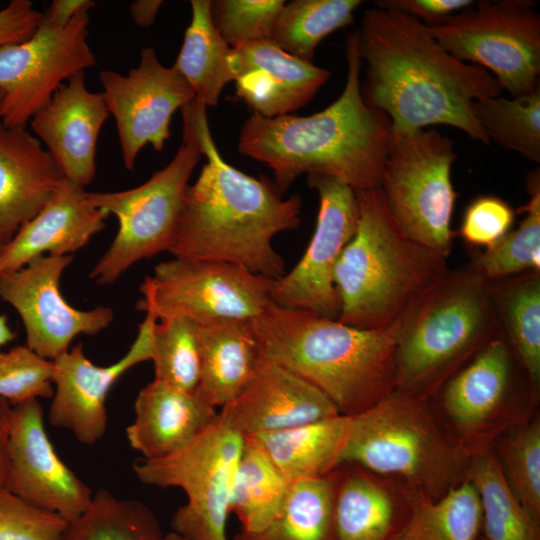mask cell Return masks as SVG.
<instances>
[{"mask_svg": "<svg viewBox=\"0 0 540 540\" xmlns=\"http://www.w3.org/2000/svg\"><path fill=\"white\" fill-rule=\"evenodd\" d=\"M356 32L366 63L362 94L390 119L392 140L447 125L490 144L472 104L499 96L502 88L491 73L453 57L426 25L398 10H366Z\"/></svg>", "mask_w": 540, "mask_h": 540, "instance_id": "1", "label": "cell"}, {"mask_svg": "<svg viewBox=\"0 0 540 540\" xmlns=\"http://www.w3.org/2000/svg\"><path fill=\"white\" fill-rule=\"evenodd\" d=\"M345 87L322 111L308 116H250L241 127L238 151L268 166L284 194L303 174L330 176L355 191L380 186L392 143L388 116L369 105L360 85L357 32L348 35Z\"/></svg>", "mask_w": 540, "mask_h": 540, "instance_id": "2", "label": "cell"}, {"mask_svg": "<svg viewBox=\"0 0 540 540\" xmlns=\"http://www.w3.org/2000/svg\"><path fill=\"white\" fill-rule=\"evenodd\" d=\"M199 136L206 163L187 187L169 252L282 277L285 265L273 238L300 225L301 198H284L265 176L252 177L227 163L212 138L207 111L199 120Z\"/></svg>", "mask_w": 540, "mask_h": 540, "instance_id": "3", "label": "cell"}, {"mask_svg": "<svg viewBox=\"0 0 540 540\" xmlns=\"http://www.w3.org/2000/svg\"><path fill=\"white\" fill-rule=\"evenodd\" d=\"M250 328L260 359L312 384L341 415H357L395 391L394 324L361 329L273 303Z\"/></svg>", "mask_w": 540, "mask_h": 540, "instance_id": "4", "label": "cell"}, {"mask_svg": "<svg viewBox=\"0 0 540 540\" xmlns=\"http://www.w3.org/2000/svg\"><path fill=\"white\" fill-rule=\"evenodd\" d=\"M394 327L395 391L428 401L501 331L487 280L471 263L448 269Z\"/></svg>", "mask_w": 540, "mask_h": 540, "instance_id": "5", "label": "cell"}, {"mask_svg": "<svg viewBox=\"0 0 540 540\" xmlns=\"http://www.w3.org/2000/svg\"><path fill=\"white\" fill-rule=\"evenodd\" d=\"M356 196V232L333 274L340 299L337 320L361 329H384L448 267L446 258L400 230L379 187L356 191Z\"/></svg>", "mask_w": 540, "mask_h": 540, "instance_id": "6", "label": "cell"}, {"mask_svg": "<svg viewBox=\"0 0 540 540\" xmlns=\"http://www.w3.org/2000/svg\"><path fill=\"white\" fill-rule=\"evenodd\" d=\"M469 457L436 421L428 400L398 391L351 416L342 464L399 479L432 500L466 477Z\"/></svg>", "mask_w": 540, "mask_h": 540, "instance_id": "7", "label": "cell"}, {"mask_svg": "<svg viewBox=\"0 0 540 540\" xmlns=\"http://www.w3.org/2000/svg\"><path fill=\"white\" fill-rule=\"evenodd\" d=\"M206 105L193 99L182 109V141L173 159L143 184L123 191L88 192L90 202L117 217L119 228L89 277L110 285L138 261L169 251L189 179L203 156L199 120Z\"/></svg>", "mask_w": 540, "mask_h": 540, "instance_id": "8", "label": "cell"}, {"mask_svg": "<svg viewBox=\"0 0 540 540\" xmlns=\"http://www.w3.org/2000/svg\"><path fill=\"white\" fill-rule=\"evenodd\" d=\"M437 398L445 429L470 458L523 424L536 405L528 380L500 331L452 375ZM432 398V399H433Z\"/></svg>", "mask_w": 540, "mask_h": 540, "instance_id": "9", "label": "cell"}, {"mask_svg": "<svg viewBox=\"0 0 540 540\" xmlns=\"http://www.w3.org/2000/svg\"><path fill=\"white\" fill-rule=\"evenodd\" d=\"M244 437L220 417L181 450L133 465L138 480L160 488H180L187 501L172 517L174 533L185 540H229L226 523Z\"/></svg>", "mask_w": 540, "mask_h": 540, "instance_id": "10", "label": "cell"}, {"mask_svg": "<svg viewBox=\"0 0 540 540\" xmlns=\"http://www.w3.org/2000/svg\"><path fill=\"white\" fill-rule=\"evenodd\" d=\"M453 141L435 130H418L392 140L381 189L400 230L414 242L447 258L457 199L451 179Z\"/></svg>", "mask_w": 540, "mask_h": 540, "instance_id": "11", "label": "cell"}, {"mask_svg": "<svg viewBox=\"0 0 540 540\" xmlns=\"http://www.w3.org/2000/svg\"><path fill=\"white\" fill-rule=\"evenodd\" d=\"M529 0H483L436 26L432 37L453 57L482 67L512 97L539 87L540 15Z\"/></svg>", "mask_w": 540, "mask_h": 540, "instance_id": "12", "label": "cell"}, {"mask_svg": "<svg viewBox=\"0 0 540 540\" xmlns=\"http://www.w3.org/2000/svg\"><path fill=\"white\" fill-rule=\"evenodd\" d=\"M275 280L233 263L174 257L144 279L138 308L158 321L177 316L197 325L249 321L273 304Z\"/></svg>", "mask_w": 540, "mask_h": 540, "instance_id": "13", "label": "cell"}, {"mask_svg": "<svg viewBox=\"0 0 540 540\" xmlns=\"http://www.w3.org/2000/svg\"><path fill=\"white\" fill-rule=\"evenodd\" d=\"M90 9L81 10L66 25L43 17L29 39L0 48L3 125L27 127L62 83L96 65L88 45Z\"/></svg>", "mask_w": 540, "mask_h": 540, "instance_id": "14", "label": "cell"}, {"mask_svg": "<svg viewBox=\"0 0 540 540\" xmlns=\"http://www.w3.org/2000/svg\"><path fill=\"white\" fill-rule=\"evenodd\" d=\"M307 183L319 198L315 230L299 262L275 280L271 300L283 308L337 320L340 299L333 274L343 249L356 232V191L321 174L307 175Z\"/></svg>", "mask_w": 540, "mask_h": 540, "instance_id": "15", "label": "cell"}, {"mask_svg": "<svg viewBox=\"0 0 540 540\" xmlns=\"http://www.w3.org/2000/svg\"><path fill=\"white\" fill-rule=\"evenodd\" d=\"M72 255H41L20 269L0 273V298L12 306L25 329L26 346L54 360L78 335H95L113 321L111 308L81 310L62 296L60 280Z\"/></svg>", "mask_w": 540, "mask_h": 540, "instance_id": "16", "label": "cell"}, {"mask_svg": "<svg viewBox=\"0 0 540 540\" xmlns=\"http://www.w3.org/2000/svg\"><path fill=\"white\" fill-rule=\"evenodd\" d=\"M104 100L116 121L123 163L133 170L139 152L147 144L162 151L170 137L172 116L195 99L183 77L159 61L155 50L140 52L137 67L126 75L113 70L99 73Z\"/></svg>", "mask_w": 540, "mask_h": 540, "instance_id": "17", "label": "cell"}, {"mask_svg": "<svg viewBox=\"0 0 540 540\" xmlns=\"http://www.w3.org/2000/svg\"><path fill=\"white\" fill-rule=\"evenodd\" d=\"M5 489L68 523L78 519L92 502L90 487L56 453L38 399L12 406Z\"/></svg>", "mask_w": 540, "mask_h": 540, "instance_id": "18", "label": "cell"}, {"mask_svg": "<svg viewBox=\"0 0 540 540\" xmlns=\"http://www.w3.org/2000/svg\"><path fill=\"white\" fill-rule=\"evenodd\" d=\"M139 325L138 334L127 353L108 366L92 363L82 344L53 360L54 393L48 419L54 427L69 430L81 443L91 445L106 432L107 395L116 381L137 364L151 360V339L158 321L151 311Z\"/></svg>", "mask_w": 540, "mask_h": 540, "instance_id": "19", "label": "cell"}, {"mask_svg": "<svg viewBox=\"0 0 540 540\" xmlns=\"http://www.w3.org/2000/svg\"><path fill=\"white\" fill-rule=\"evenodd\" d=\"M109 116L102 92L90 91L79 72L58 87L30 125L64 177L86 187L95 176L97 141Z\"/></svg>", "mask_w": 540, "mask_h": 540, "instance_id": "20", "label": "cell"}, {"mask_svg": "<svg viewBox=\"0 0 540 540\" xmlns=\"http://www.w3.org/2000/svg\"><path fill=\"white\" fill-rule=\"evenodd\" d=\"M340 413L316 387L285 368L259 358L256 371L220 417L243 437L330 418Z\"/></svg>", "mask_w": 540, "mask_h": 540, "instance_id": "21", "label": "cell"}, {"mask_svg": "<svg viewBox=\"0 0 540 540\" xmlns=\"http://www.w3.org/2000/svg\"><path fill=\"white\" fill-rule=\"evenodd\" d=\"M236 95L253 114H291L312 100L331 73L295 57L271 40L232 47Z\"/></svg>", "mask_w": 540, "mask_h": 540, "instance_id": "22", "label": "cell"}, {"mask_svg": "<svg viewBox=\"0 0 540 540\" xmlns=\"http://www.w3.org/2000/svg\"><path fill=\"white\" fill-rule=\"evenodd\" d=\"M65 179L27 127L0 122V246L46 206Z\"/></svg>", "mask_w": 540, "mask_h": 540, "instance_id": "23", "label": "cell"}, {"mask_svg": "<svg viewBox=\"0 0 540 540\" xmlns=\"http://www.w3.org/2000/svg\"><path fill=\"white\" fill-rule=\"evenodd\" d=\"M107 216L90 202L85 187L65 179L46 206L0 246V273L41 255H72L105 227Z\"/></svg>", "mask_w": 540, "mask_h": 540, "instance_id": "24", "label": "cell"}, {"mask_svg": "<svg viewBox=\"0 0 540 540\" xmlns=\"http://www.w3.org/2000/svg\"><path fill=\"white\" fill-rule=\"evenodd\" d=\"M134 409L135 419L126 428V436L143 460L161 459L181 450L218 415L195 392L155 379L139 391Z\"/></svg>", "mask_w": 540, "mask_h": 540, "instance_id": "25", "label": "cell"}, {"mask_svg": "<svg viewBox=\"0 0 540 540\" xmlns=\"http://www.w3.org/2000/svg\"><path fill=\"white\" fill-rule=\"evenodd\" d=\"M333 474L334 540H394L409 514L407 498L399 501L358 465L342 464Z\"/></svg>", "mask_w": 540, "mask_h": 540, "instance_id": "26", "label": "cell"}, {"mask_svg": "<svg viewBox=\"0 0 540 540\" xmlns=\"http://www.w3.org/2000/svg\"><path fill=\"white\" fill-rule=\"evenodd\" d=\"M200 378L195 393L206 403L223 407L253 377L259 354L250 320H225L198 325Z\"/></svg>", "mask_w": 540, "mask_h": 540, "instance_id": "27", "label": "cell"}, {"mask_svg": "<svg viewBox=\"0 0 540 540\" xmlns=\"http://www.w3.org/2000/svg\"><path fill=\"white\" fill-rule=\"evenodd\" d=\"M489 297L532 396L540 395V272L527 271L487 280Z\"/></svg>", "mask_w": 540, "mask_h": 540, "instance_id": "28", "label": "cell"}, {"mask_svg": "<svg viewBox=\"0 0 540 540\" xmlns=\"http://www.w3.org/2000/svg\"><path fill=\"white\" fill-rule=\"evenodd\" d=\"M351 416L336 415L256 437L292 483L331 474L342 465Z\"/></svg>", "mask_w": 540, "mask_h": 540, "instance_id": "29", "label": "cell"}, {"mask_svg": "<svg viewBox=\"0 0 540 540\" xmlns=\"http://www.w3.org/2000/svg\"><path fill=\"white\" fill-rule=\"evenodd\" d=\"M191 22L173 68L183 77L195 99L217 105L227 83L234 81L232 47L222 38L211 18L210 0H191Z\"/></svg>", "mask_w": 540, "mask_h": 540, "instance_id": "30", "label": "cell"}, {"mask_svg": "<svg viewBox=\"0 0 540 540\" xmlns=\"http://www.w3.org/2000/svg\"><path fill=\"white\" fill-rule=\"evenodd\" d=\"M291 485L259 440L244 437L230 499V514L239 520L241 531L266 527L283 508Z\"/></svg>", "mask_w": 540, "mask_h": 540, "instance_id": "31", "label": "cell"}, {"mask_svg": "<svg viewBox=\"0 0 540 540\" xmlns=\"http://www.w3.org/2000/svg\"><path fill=\"white\" fill-rule=\"evenodd\" d=\"M407 520L394 540H480L482 509L475 486L464 479L437 500L403 488Z\"/></svg>", "mask_w": 540, "mask_h": 540, "instance_id": "32", "label": "cell"}, {"mask_svg": "<svg viewBox=\"0 0 540 540\" xmlns=\"http://www.w3.org/2000/svg\"><path fill=\"white\" fill-rule=\"evenodd\" d=\"M333 472L292 483L279 514L262 530L238 532L232 540H334Z\"/></svg>", "mask_w": 540, "mask_h": 540, "instance_id": "33", "label": "cell"}, {"mask_svg": "<svg viewBox=\"0 0 540 540\" xmlns=\"http://www.w3.org/2000/svg\"><path fill=\"white\" fill-rule=\"evenodd\" d=\"M465 478L479 495L486 540H540V521L509 488L493 448L470 457Z\"/></svg>", "mask_w": 540, "mask_h": 540, "instance_id": "34", "label": "cell"}, {"mask_svg": "<svg viewBox=\"0 0 540 540\" xmlns=\"http://www.w3.org/2000/svg\"><path fill=\"white\" fill-rule=\"evenodd\" d=\"M360 0H293L280 10L270 40L287 53L312 62L332 32L354 22Z\"/></svg>", "mask_w": 540, "mask_h": 540, "instance_id": "35", "label": "cell"}, {"mask_svg": "<svg viewBox=\"0 0 540 540\" xmlns=\"http://www.w3.org/2000/svg\"><path fill=\"white\" fill-rule=\"evenodd\" d=\"M63 540H165V534L146 505L100 489L88 509L69 523Z\"/></svg>", "mask_w": 540, "mask_h": 540, "instance_id": "36", "label": "cell"}, {"mask_svg": "<svg viewBox=\"0 0 540 540\" xmlns=\"http://www.w3.org/2000/svg\"><path fill=\"white\" fill-rule=\"evenodd\" d=\"M472 112L488 140L540 163V88L512 97L476 100Z\"/></svg>", "mask_w": 540, "mask_h": 540, "instance_id": "37", "label": "cell"}, {"mask_svg": "<svg viewBox=\"0 0 540 540\" xmlns=\"http://www.w3.org/2000/svg\"><path fill=\"white\" fill-rule=\"evenodd\" d=\"M529 200L519 211L525 214L519 226L510 230L494 247L472 260L486 280H495L527 271L540 272V174L527 177Z\"/></svg>", "mask_w": 540, "mask_h": 540, "instance_id": "38", "label": "cell"}, {"mask_svg": "<svg viewBox=\"0 0 540 540\" xmlns=\"http://www.w3.org/2000/svg\"><path fill=\"white\" fill-rule=\"evenodd\" d=\"M151 360L155 380L195 392L200 378L198 325L178 316L157 321L152 331Z\"/></svg>", "mask_w": 540, "mask_h": 540, "instance_id": "39", "label": "cell"}, {"mask_svg": "<svg viewBox=\"0 0 540 540\" xmlns=\"http://www.w3.org/2000/svg\"><path fill=\"white\" fill-rule=\"evenodd\" d=\"M504 478L525 509L540 521V419L537 414L493 443Z\"/></svg>", "mask_w": 540, "mask_h": 540, "instance_id": "40", "label": "cell"}, {"mask_svg": "<svg viewBox=\"0 0 540 540\" xmlns=\"http://www.w3.org/2000/svg\"><path fill=\"white\" fill-rule=\"evenodd\" d=\"M283 0L211 1L212 22L231 46L270 40Z\"/></svg>", "mask_w": 540, "mask_h": 540, "instance_id": "41", "label": "cell"}, {"mask_svg": "<svg viewBox=\"0 0 540 540\" xmlns=\"http://www.w3.org/2000/svg\"><path fill=\"white\" fill-rule=\"evenodd\" d=\"M54 364L26 345L0 349V398L12 406L54 393Z\"/></svg>", "mask_w": 540, "mask_h": 540, "instance_id": "42", "label": "cell"}, {"mask_svg": "<svg viewBox=\"0 0 540 540\" xmlns=\"http://www.w3.org/2000/svg\"><path fill=\"white\" fill-rule=\"evenodd\" d=\"M69 523L0 490V540H63Z\"/></svg>", "mask_w": 540, "mask_h": 540, "instance_id": "43", "label": "cell"}, {"mask_svg": "<svg viewBox=\"0 0 540 540\" xmlns=\"http://www.w3.org/2000/svg\"><path fill=\"white\" fill-rule=\"evenodd\" d=\"M516 211L504 199L480 195L466 207L459 235L471 247H494L511 230Z\"/></svg>", "mask_w": 540, "mask_h": 540, "instance_id": "44", "label": "cell"}, {"mask_svg": "<svg viewBox=\"0 0 540 540\" xmlns=\"http://www.w3.org/2000/svg\"><path fill=\"white\" fill-rule=\"evenodd\" d=\"M44 13L30 0H12L0 10V48L29 39L39 27Z\"/></svg>", "mask_w": 540, "mask_h": 540, "instance_id": "45", "label": "cell"}, {"mask_svg": "<svg viewBox=\"0 0 540 540\" xmlns=\"http://www.w3.org/2000/svg\"><path fill=\"white\" fill-rule=\"evenodd\" d=\"M471 0H378L376 7L406 13L424 25L436 26L467 8Z\"/></svg>", "mask_w": 540, "mask_h": 540, "instance_id": "46", "label": "cell"}, {"mask_svg": "<svg viewBox=\"0 0 540 540\" xmlns=\"http://www.w3.org/2000/svg\"><path fill=\"white\" fill-rule=\"evenodd\" d=\"M12 405L0 398V490L5 489L9 467Z\"/></svg>", "mask_w": 540, "mask_h": 540, "instance_id": "47", "label": "cell"}, {"mask_svg": "<svg viewBox=\"0 0 540 540\" xmlns=\"http://www.w3.org/2000/svg\"><path fill=\"white\" fill-rule=\"evenodd\" d=\"M91 0H54L44 12V17L57 25H66L81 10L92 8Z\"/></svg>", "mask_w": 540, "mask_h": 540, "instance_id": "48", "label": "cell"}, {"mask_svg": "<svg viewBox=\"0 0 540 540\" xmlns=\"http://www.w3.org/2000/svg\"><path fill=\"white\" fill-rule=\"evenodd\" d=\"M163 1L138 0L130 5L129 11L134 22L143 28L153 24Z\"/></svg>", "mask_w": 540, "mask_h": 540, "instance_id": "49", "label": "cell"}, {"mask_svg": "<svg viewBox=\"0 0 540 540\" xmlns=\"http://www.w3.org/2000/svg\"><path fill=\"white\" fill-rule=\"evenodd\" d=\"M15 333L9 326L5 315L0 314V349L15 339Z\"/></svg>", "mask_w": 540, "mask_h": 540, "instance_id": "50", "label": "cell"}, {"mask_svg": "<svg viewBox=\"0 0 540 540\" xmlns=\"http://www.w3.org/2000/svg\"><path fill=\"white\" fill-rule=\"evenodd\" d=\"M165 540H185V539L174 532H170L168 534H165Z\"/></svg>", "mask_w": 540, "mask_h": 540, "instance_id": "51", "label": "cell"}, {"mask_svg": "<svg viewBox=\"0 0 540 540\" xmlns=\"http://www.w3.org/2000/svg\"><path fill=\"white\" fill-rule=\"evenodd\" d=\"M2 97H3V92L0 90V101H1Z\"/></svg>", "mask_w": 540, "mask_h": 540, "instance_id": "52", "label": "cell"}, {"mask_svg": "<svg viewBox=\"0 0 540 540\" xmlns=\"http://www.w3.org/2000/svg\"><path fill=\"white\" fill-rule=\"evenodd\" d=\"M480 540H486V539L482 536Z\"/></svg>", "mask_w": 540, "mask_h": 540, "instance_id": "53", "label": "cell"}]
</instances>
